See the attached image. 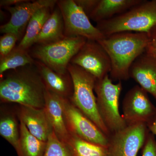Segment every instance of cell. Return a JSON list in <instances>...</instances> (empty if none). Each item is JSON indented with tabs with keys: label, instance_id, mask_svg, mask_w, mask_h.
<instances>
[{
	"label": "cell",
	"instance_id": "29",
	"mask_svg": "<svg viewBox=\"0 0 156 156\" xmlns=\"http://www.w3.org/2000/svg\"><path fill=\"white\" fill-rule=\"evenodd\" d=\"M27 0H1L0 1L1 7H12L20 4V3L26 2Z\"/></svg>",
	"mask_w": 156,
	"mask_h": 156
},
{
	"label": "cell",
	"instance_id": "20",
	"mask_svg": "<svg viewBox=\"0 0 156 156\" xmlns=\"http://www.w3.org/2000/svg\"><path fill=\"white\" fill-rule=\"evenodd\" d=\"M51 9L49 7L42 8L34 14L27 26L23 37L16 48L27 50L34 44L36 39L52 13Z\"/></svg>",
	"mask_w": 156,
	"mask_h": 156
},
{
	"label": "cell",
	"instance_id": "31",
	"mask_svg": "<svg viewBox=\"0 0 156 156\" xmlns=\"http://www.w3.org/2000/svg\"><path fill=\"white\" fill-rule=\"evenodd\" d=\"M146 52H147V51H146ZM147 52V53H150V54H151V55H152V56H153L156 59V50H155V51H150V52Z\"/></svg>",
	"mask_w": 156,
	"mask_h": 156
},
{
	"label": "cell",
	"instance_id": "22",
	"mask_svg": "<svg viewBox=\"0 0 156 156\" xmlns=\"http://www.w3.org/2000/svg\"><path fill=\"white\" fill-rule=\"evenodd\" d=\"M64 143L73 156H108L106 147L88 142L71 134Z\"/></svg>",
	"mask_w": 156,
	"mask_h": 156
},
{
	"label": "cell",
	"instance_id": "8",
	"mask_svg": "<svg viewBox=\"0 0 156 156\" xmlns=\"http://www.w3.org/2000/svg\"><path fill=\"white\" fill-rule=\"evenodd\" d=\"M65 119L68 130L86 141L107 147L108 136L78 109L70 99L62 98Z\"/></svg>",
	"mask_w": 156,
	"mask_h": 156
},
{
	"label": "cell",
	"instance_id": "27",
	"mask_svg": "<svg viewBox=\"0 0 156 156\" xmlns=\"http://www.w3.org/2000/svg\"><path fill=\"white\" fill-rule=\"evenodd\" d=\"M75 2L82 8L89 17L97 5L98 0H75Z\"/></svg>",
	"mask_w": 156,
	"mask_h": 156
},
{
	"label": "cell",
	"instance_id": "28",
	"mask_svg": "<svg viewBox=\"0 0 156 156\" xmlns=\"http://www.w3.org/2000/svg\"><path fill=\"white\" fill-rule=\"evenodd\" d=\"M150 38V43L146 51H155L156 50V26L148 33Z\"/></svg>",
	"mask_w": 156,
	"mask_h": 156
},
{
	"label": "cell",
	"instance_id": "10",
	"mask_svg": "<svg viewBox=\"0 0 156 156\" xmlns=\"http://www.w3.org/2000/svg\"><path fill=\"white\" fill-rule=\"evenodd\" d=\"M80 66L97 80H101L111 71L110 58L98 42L87 40L70 63Z\"/></svg>",
	"mask_w": 156,
	"mask_h": 156
},
{
	"label": "cell",
	"instance_id": "19",
	"mask_svg": "<svg viewBox=\"0 0 156 156\" xmlns=\"http://www.w3.org/2000/svg\"><path fill=\"white\" fill-rule=\"evenodd\" d=\"M17 112L1 108L0 134L14 148L17 156H20V122Z\"/></svg>",
	"mask_w": 156,
	"mask_h": 156
},
{
	"label": "cell",
	"instance_id": "4",
	"mask_svg": "<svg viewBox=\"0 0 156 156\" xmlns=\"http://www.w3.org/2000/svg\"><path fill=\"white\" fill-rule=\"evenodd\" d=\"M68 71L72 79L73 92L70 101L108 136L109 132L98 110L95 87L97 79L76 65L69 63Z\"/></svg>",
	"mask_w": 156,
	"mask_h": 156
},
{
	"label": "cell",
	"instance_id": "12",
	"mask_svg": "<svg viewBox=\"0 0 156 156\" xmlns=\"http://www.w3.org/2000/svg\"><path fill=\"white\" fill-rule=\"evenodd\" d=\"M57 1L38 0L26 2L12 7H6L11 14V18L8 23L0 27L1 33L15 34L18 37H21L31 18L39 9L45 7L53 9Z\"/></svg>",
	"mask_w": 156,
	"mask_h": 156
},
{
	"label": "cell",
	"instance_id": "15",
	"mask_svg": "<svg viewBox=\"0 0 156 156\" xmlns=\"http://www.w3.org/2000/svg\"><path fill=\"white\" fill-rule=\"evenodd\" d=\"M34 65L47 90L60 97L70 100L73 92V86L69 72L66 74L58 73L38 60H35Z\"/></svg>",
	"mask_w": 156,
	"mask_h": 156
},
{
	"label": "cell",
	"instance_id": "21",
	"mask_svg": "<svg viewBox=\"0 0 156 156\" xmlns=\"http://www.w3.org/2000/svg\"><path fill=\"white\" fill-rule=\"evenodd\" d=\"M20 156H43L47 142L32 135L25 125L20 121Z\"/></svg>",
	"mask_w": 156,
	"mask_h": 156
},
{
	"label": "cell",
	"instance_id": "6",
	"mask_svg": "<svg viewBox=\"0 0 156 156\" xmlns=\"http://www.w3.org/2000/svg\"><path fill=\"white\" fill-rule=\"evenodd\" d=\"M87 40L82 37H66L52 44L37 45L30 55L56 72L66 74L72 59Z\"/></svg>",
	"mask_w": 156,
	"mask_h": 156
},
{
	"label": "cell",
	"instance_id": "23",
	"mask_svg": "<svg viewBox=\"0 0 156 156\" xmlns=\"http://www.w3.org/2000/svg\"><path fill=\"white\" fill-rule=\"evenodd\" d=\"M35 60L27 50L15 47L7 56L0 58V74L2 75L7 71L17 69L27 66L32 65Z\"/></svg>",
	"mask_w": 156,
	"mask_h": 156
},
{
	"label": "cell",
	"instance_id": "26",
	"mask_svg": "<svg viewBox=\"0 0 156 156\" xmlns=\"http://www.w3.org/2000/svg\"><path fill=\"white\" fill-rule=\"evenodd\" d=\"M142 149V156H156V140L152 133L148 134Z\"/></svg>",
	"mask_w": 156,
	"mask_h": 156
},
{
	"label": "cell",
	"instance_id": "17",
	"mask_svg": "<svg viewBox=\"0 0 156 156\" xmlns=\"http://www.w3.org/2000/svg\"><path fill=\"white\" fill-rule=\"evenodd\" d=\"M144 0H98L89 19L96 23L107 20L128 11Z\"/></svg>",
	"mask_w": 156,
	"mask_h": 156
},
{
	"label": "cell",
	"instance_id": "9",
	"mask_svg": "<svg viewBox=\"0 0 156 156\" xmlns=\"http://www.w3.org/2000/svg\"><path fill=\"white\" fill-rule=\"evenodd\" d=\"M149 130L146 124L127 126L108 137V156H136L144 145Z\"/></svg>",
	"mask_w": 156,
	"mask_h": 156
},
{
	"label": "cell",
	"instance_id": "7",
	"mask_svg": "<svg viewBox=\"0 0 156 156\" xmlns=\"http://www.w3.org/2000/svg\"><path fill=\"white\" fill-rule=\"evenodd\" d=\"M56 4L63 19L66 37H82L96 41L105 37L75 0H60Z\"/></svg>",
	"mask_w": 156,
	"mask_h": 156
},
{
	"label": "cell",
	"instance_id": "18",
	"mask_svg": "<svg viewBox=\"0 0 156 156\" xmlns=\"http://www.w3.org/2000/svg\"><path fill=\"white\" fill-rule=\"evenodd\" d=\"M64 23L60 10L58 8L52 12L45 22L35 44L46 45L55 43L64 38Z\"/></svg>",
	"mask_w": 156,
	"mask_h": 156
},
{
	"label": "cell",
	"instance_id": "2",
	"mask_svg": "<svg viewBox=\"0 0 156 156\" xmlns=\"http://www.w3.org/2000/svg\"><path fill=\"white\" fill-rule=\"evenodd\" d=\"M106 51L111 62L112 80H127L129 69L138 56L146 52L150 43L148 34L124 32L105 37L98 41Z\"/></svg>",
	"mask_w": 156,
	"mask_h": 156
},
{
	"label": "cell",
	"instance_id": "24",
	"mask_svg": "<svg viewBox=\"0 0 156 156\" xmlns=\"http://www.w3.org/2000/svg\"><path fill=\"white\" fill-rule=\"evenodd\" d=\"M43 156H73L67 145L56 136L54 131L50 134Z\"/></svg>",
	"mask_w": 156,
	"mask_h": 156
},
{
	"label": "cell",
	"instance_id": "25",
	"mask_svg": "<svg viewBox=\"0 0 156 156\" xmlns=\"http://www.w3.org/2000/svg\"><path fill=\"white\" fill-rule=\"evenodd\" d=\"M19 38L15 34H4L0 38V58L7 56L15 48L16 42Z\"/></svg>",
	"mask_w": 156,
	"mask_h": 156
},
{
	"label": "cell",
	"instance_id": "1",
	"mask_svg": "<svg viewBox=\"0 0 156 156\" xmlns=\"http://www.w3.org/2000/svg\"><path fill=\"white\" fill-rule=\"evenodd\" d=\"M32 65L14 70L1 79V102L44 108L46 88L35 66Z\"/></svg>",
	"mask_w": 156,
	"mask_h": 156
},
{
	"label": "cell",
	"instance_id": "13",
	"mask_svg": "<svg viewBox=\"0 0 156 156\" xmlns=\"http://www.w3.org/2000/svg\"><path fill=\"white\" fill-rule=\"evenodd\" d=\"M129 76L156 99V59L151 54L146 51L138 56L130 67Z\"/></svg>",
	"mask_w": 156,
	"mask_h": 156
},
{
	"label": "cell",
	"instance_id": "14",
	"mask_svg": "<svg viewBox=\"0 0 156 156\" xmlns=\"http://www.w3.org/2000/svg\"><path fill=\"white\" fill-rule=\"evenodd\" d=\"M19 106L16 112L20 121L25 125L32 135L47 142L53 130L44 109L20 105Z\"/></svg>",
	"mask_w": 156,
	"mask_h": 156
},
{
	"label": "cell",
	"instance_id": "30",
	"mask_svg": "<svg viewBox=\"0 0 156 156\" xmlns=\"http://www.w3.org/2000/svg\"><path fill=\"white\" fill-rule=\"evenodd\" d=\"M148 129L152 134L156 136V112L151 120L147 123Z\"/></svg>",
	"mask_w": 156,
	"mask_h": 156
},
{
	"label": "cell",
	"instance_id": "16",
	"mask_svg": "<svg viewBox=\"0 0 156 156\" xmlns=\"http://www.w3.org/2000/svg\"><path fill=\"white\" fill-rule=\"evenodd\" d=\"M62 98L46 89L44 109L55 134L61 141L66 143L70 134L66 123Z\"/></svg>",
	"mask_w": 156,
	"mask_h": 156
},
{
	"label": "cell",
	"instance_id": "5",
	"mask_svg": "<svg viewBox=\"0 0 156 156\" xmlns=\"http://www.w3.org/2000/svg\"><path fill=\"white\" fill-rule=\"evenodd\" d=\"M122 89V81L114 84L107 75L97 80L95 87L98 110L111 134L127 127L119 111V100Z\"/></svg>",
	"mask_w": 156,
	"mask_h": 156
},
{
	"label": "cell",
	"instance_id": "11",
	"mask_svg": "<svg viewBox=\"0 0 156 156\" xmlns=\"http://www.w3.org/2000/svg\"><path fill=\"white\" fill-rule=\"evenodd\" d=\"M147 93L139 85L126 93L123 100L122 116L127 126L147 124L154 115L156 108Z\"/></svg>",
	"mask_w": 156,
	"mask_h": 156
},
{
	"label": "cell",
	"instance_id": "3",
	"mask_svg": "<svg viewBox=\"0 0 156 156\" xmlns=\"http://www.w3.org/2000/svg\"><path fill=\"white\" fill-rule=\"evenodd\" d=\"M156 26V0H144L125 13L97 23L105 36L124 32L148 34Z\"/></svg>",
	"mask_w": 156,
	"mask_h": 156
}]
</instances>
